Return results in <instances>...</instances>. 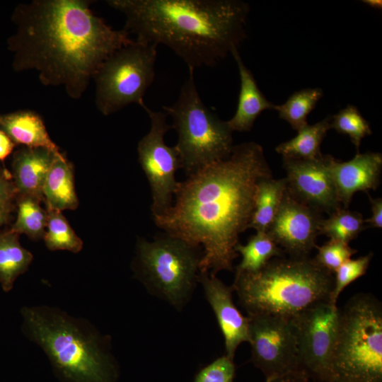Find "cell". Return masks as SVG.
Wrapping results in <instances>:
<instances>
[{
	"label": "cell",
	"mask_w": 382,
	"mask_h": 382,
	"mask_svg": "<svg viewBox=\"0 0 382 382\" xmlns=\"http://www.w3.org/2000/svg\"><path fill=\"white\" fill-rule=\"evenodd\" d=\"M270 177L261 145H235L228 157L178 182L174 204L154 220L166 233L202 245L199 272L232 271L239 236L252 218L257 185Z\"/></svg>",
	"instance_id": "1"
},
{
	"label": "cell",
	"mask_w": 382,
	"mask_h": 382,
	"mask_svg": "<svg viewBox=\"0 0 382 382\" xmlns=\"http://www.w3.org/2000/svg\"><path fill=\"white\" fill-rule=\"evenodd\" d=\"M92 1L33 0L13 15L17 30L8 40L16 71L36 70L45 86H61L79 99L91 79L112 54L132 43L124 29L117 30L95 15Z\"/></svg>",
	"instance_id": "2"
},
{
	"label": "cell",
	"mask_w": 382,
	"mask_h": 382,
	"mask_svg": "<svg viewBox=\"0 0 382 382\" xmlns=\"http://www.w3.org/2000/svg\"><path fill=\"white\" fill-rule=\"evenodd\" d=\"M135 40L163 44L189 70L214 66L245 39L250 6L241 0H109Z\"/></svg>",
	"instance_id": "3"
},
{
	"label": "cell",
	"mask_w": 382,
	"mask_h": 382,
	"mask_svg": "<svg viewBox=\"0 0 382 382\" xmlns=\"http://www.w3.org/2000/svg\"><path fill=\"white\" fill-rule=\"evenodd\" d=\"M23 328L63 382H116L110 339L87 320L46 306L24 307Z\"/></svg>",
	"instance_id": "4"
},
{
	"label": "cell",
	"mask_w": 382,
	"mask_h": 382,
	"mask_svg": "<svg viewBox=\"0 0 382 382\" xmlns=\"http://www.w3.org/2000/svg\"><path fill=\"white\" fill-rule=\"evenodd\" d=\"M332 274L313 258L275 257L256 272L236 274L231 286L248 316L293 319L311 306L330 301Z\"/></svg>",
	"instance_id": "5"
},
{
	"label": "cell",
	"mask_w": 382,
	"mask_h": 382,
	"mask_svg": "<svg viewBox=\"0 0 382 382\" xmlns=\"http://www.w3.org/2000/svg\"><path fill=\"white\" fill-rule=\"evenodd\" d=\"M382 381V309L359 294L340 311L332 357V382Z\"/></svg>",
	"instance_id": "6"
},
{
	"label": "cell",
	"mask_w": 382,
	"mask_h": 382,
	"mask_svg": "<svg viewBox=\"0 0 382 382\" xmlns=\"http://www.w3.org/2000/svg\"><path fill=\"white\" fill-rule=\"evenodd\" d=\"M163 109L172 118L171 128L178 134L175 146L180 168L187 176L231 154L234 146L233 132L226 121L219 119L203 103L193 71L189 70L178 100Z\"/></svg>",
	"instance_id": "7"
},
{
	"label": "cell",
	"mask_w": 382,
	"mask_h": 382,
	"mask_svg": "<svg viewBox=\"0 0 382 382\" xmlns=\"http://www.w3.org/2000/svg\"><path fill=\"white\" fill-rule=\"evenodd\" d=\"M200 246L163 233L139 238L134 270L147 289L180 310L190 300L199 274Z\"/></svg>",
	"instance_id": "8"
},
{
	"label": "cell",
	"mask_w": 382,
	"mask_h": 382,
	"mask_svg": "<svg viewBox=\"0 0 382 382\" xmlns=\"http://www.w3.org/2000/svg\"><path fill=\"white\" fill-rule=\"evenodd\" d=\"M156 56V45L134 40L107 58L93 77L98 111L108 116L132 103L143 107L155 78Z\"/></svg>",
	"instance_id": "9"
},
{
	"label": "cell",
	"mask_w": 382,
	"mask_h": 382,
	"mask_svg": "<svg viewBox=\"0 0 382 382\" xmlns=\"http://www.w3.org/2000/svg\"><path fill=\"white\" fill-rule=\"evenodd\" d=\"M142 108L150 119V129L139 141V162L149 181L152 197L153 217L166 214L173 205L178 182L175 173L180 168L178 152L175 146H168L164 141L171 129L164 111H154L144 105Z\"/></svg>",
	"instance_id": "10"
},
{
	"label": "cell",
	"mask_w": 382,
	"mask_h": 382,
	"mask_svg": "<svg viewBox=\"0 0 382 382\" xmlns=\"http://www.w3.org/2000/svg\"><path fill=\"white\" fill-rule=\"evenodd\" d=\"M340 310L330 301L317 303L293 318L301 369L332 382V357Z\"/></svg>",
	"instance_id": "11"
},
{
	"label": "cell",
	"mask_w": 382,
	"mask_h": 382,
	"mask_svg": "<svg viewBox=\"0 0 382 382\" xmlns=\"http://www.w3.org/2000/svg\"><path fill=\"white\" fill-rule=\"evenodd\" d=\"M248 317L252 361L266 379L303 370L293 319L266 314Z\"/></svg>",
	"instance_id": "12"
},
{
	"label": "cell",
	"mask_w": 382,
	"mask_h": 382,
	"mask_svg": "<svg viewBox=\"0 0 382 382\" xmlns=\"http://www.w3.org/2000/svg\"><path fill=\"white\" fill-rule=\"evenodd\" d=\"M321 212L294 197L286 189L267 233L290 257H306L317 245Z\"/></svg>",
	"instance_id": "13"
},
{
	"label": "cell",
	"mask_w": 382,
	"mask_h": 382,
	"mask_svg": "<svg viewBox=\"0 0 382 382\" xmlns=\"http://www.w3.org/2000/svg\"><path fill=\"white\" fill-rule=\"evenodd\" d=\"M331 156L322 154L313 160L283 157L287 190L299 201L329 214L342 207L330 171Z\"/></svg>",
	"instance_id": "14"
},
{
	"label": "cell",
	"mask_w": 382,
	"mask_h": 382,
	"mask_svg": "<svg viewBox=\"0 0 382 382\" xmlns=\"http://www.w3.org/2000/svg\"><path fill=\"white\" fill-rule=\"evenodd\" d=\"M197 282L216 318L224 335L226 355L233 359L238 347L249 342V317H245L235 306L232 286H228L209 272H199Z\"/></svg>",
	"instance_id": "15"
},
{
	"label": "cell",
	"mask_w": 382,
	"mask_h": 382,
	"mask_svg": "<svg viewBox=\"0 0 382 382\" xmlns=\"http://www.w3.org/2000/svg\"><path fill=\"white\" fill-rule=\"evenodd\" d=\"M329 168L338 199L344 208L348 209L355 192H367L378 187L382 155L378 152L357 153L348 161H340L331 156Z\"/></svg>",
	"instance_id": "16"
},
{
	"label": "cell",
	"mask_w": 382,
	"mask_h": 382,
	"mask_svg": "<svg viewBox=\"0 0 382 382\" xmlns=\"http://www.w3.org/2000/svg\"><path fill=\"white\" fill-rule=\"evenodd\" d=\"M57 156L60 155L47 149L27 146L13 153L11 177L16 197L28 196L44 202L43 185Z\"/></svg>",
	"instance_id": "17"
},
{
	"label": "cell",
	"mask_w": 382,
	"mask_h": 382,
	"mask_svg": "<svg viewBox=\"0 0 382 382\" xmlns=\"http://www.w3.org/2000/svg\"><path fill=\"white\" fill-rule=\"evenodd\" d=\"M231 54L238 67L241 86L235 114L226 122L232 132H249L261 113L274 110L275 104L269 101L260 91L253 74L242 60L238 48L233 49Z\"/></svg>",
	"instance_id": "18"
},
{
	"label": "cell",
	"mask_w": 382,
	"mask_h": 382,
	"mask_svg": "<svg viewBox=\"0 0 382 382\" xmlns=\"http://www.w3.org/2000/svg\"><path fill=\"white\" fill-rule=\"evenodd\" d=\"M0 129L16 144L27 147L47 149L61 155L50 138L42 117L31 110L0 115Z\"/></svg>",
	"instance_id": "19"
},
{
	"label": "cell",
	"mask_w": 382,
	"mask_h": 382,
	"mask_svg": "<svg viewBox=\"0 0 382 382\" xmlns=\"http://www.w3.org/2000/svg\"><path fill=\"white\" fill-rule=\"evenodd\" d=\"M42 193L47 209L62 212L78 207L73 167L63 154L55 157L46 177Z\"/></svg>",
	"instance_id": "20"
},
{
	"label": "cell",
	"mask_w": 382,
	"mask_h": 382,
	"mask_svg": "<svg viewBox=\"0 0 382 382\" xmlns=\"http://www.w3.org/2000/svg\"><path fill=\"white\" fill-rule=\"evenodd\" d=\"M286 189L285 178H264L257 185L254 210L248 226L256 232H267L279 209Z\"/></svg>",
	"instance_id": "21"
},
{
	"label": "cell",
	"mask_w": 382,
	"mask_h": 382,
	"mask_svg": "<svg viewBox=\"0 0 382 382\" xmlns=\"http://www.w3.org/2000/svg\"><path fill=\"white\" fill-rule=\"evenodd\" d=\"M33 260V255L20 243L19 235L11 231L0 232V284L11 291L16 279L25 272Z\"/></svg>",
	"instance_id": "22"
},
{
	"label": "cell",
	"mask_w": 382,
	"mask_h": 382,
	"mask_svg": "<svg viewBox=\"0 0 382 382\" xmlns=\"http://www.w3.org/2000/svg\"><path fill=\"white\" fill-rule=\"evenodd\" d=\"M331 118L332 116L328 115L313 125L308 124L297 131L296 137L277 146L275 151L284 158L303 160L318 158L323 154L320 151L321 144L328 131L331 129Z\"/></svg>",
	"instance_id": "23"
},
{
	"label": "cell",
	"mask_w": 382,
	"mask_h": 382,
	"mask_svg": "<svg viewBox=\"0 0 382 382\" xmlns=\"http://www.w3.org/2000/svg\"><path fill=\"white\" fill-rule=\"evenodd\" d=\"M235 250L242 256L236 274L256 272L273 257H282L284 255V251L267 232H256L245 245L238 243Z\"/></svg>",
	"instance_id": "24"
},
{
	"label": "cell",
	"mask_w": 382,
	"mask_h": 382,
	"mask_svg": "<svg viewBox=\"0 0 382 382\" xmlns=\"http://www.w3.org/2000/svg\"><path fill=\"white\" fill-rule=\"evenodd\" d=\"M323 96L320 88H307L293 93L282 104L275 105L274 110L280 119L299 131L308 125L307 117Z\"/></svg>",
	"instance_id": "25"
},
{
	"label": "cell",
	"mask_w": 382,
	"mask_h": 382,
	"mask_svg": "<svg viewBox=\"0 0 382 382\" xmlns=\"http://www.w3.org/2000/svg\"><path fill=\"white\" fill-rule=\"evenodd\" d=\"M17 217L10 230L18 235L24 233L33 240L43 238L47 221V212L40 202L28 196L16 198Z\"/></svg>",
	"instance_id": "26"
},
{
	"label": "cell",
	"mask_w": 382,
	"mask_h": 382,
	"mask_svg": "<svg viewBox=\"0 0 382 382\" xmlns=\"http://www.w3.org/2000/svg\"><path fill=\"white\" fill-rule=\"evenodd\" d=\"M329 215L328 219H322L319 235H325L330 239L349 243L366 228L359 212L340 207Z\"/></svg>",
	"instance_id": "27"
},
{
	"label": "cell",
	"mask_w": 382,
	"mask_h": 382,
	"mask_svg": "<svg viewBox=\"0 0 382 382\" xmlns=\"http://www.w3.org/2000/svg\"><path fill=\"white\" fill-rule=\"evenodd\" d=\"M47 221L43 237L50 250H68L77 253L83 248L82 240L75 233L61 211L47 209Z\"/></svg>",
	"instance_id": "28"
},
{
	"label": "cell",
	"mask_w": 382,
	"mask_h": 382,
	"mask_svg": "<svg viewBox=\"0 0 382 382\" xmlns=\"http://www.w3.org/2000/svg\"><path fill=\"white\" fill-rule=\"evenodd\" d=\"M330 127L339 134L347 135L355 146L357 153H359L362 139L372 133L369 122L353 105H348L332 115Z\"/></svg>",
	"instance_id": "29"
},
{
	"label": "cell",
	"mask_w": 382,
	"mask_h": 382,
	"mask_svg": "<svg viewBox=\"0 0 382 382\" xmlns=\"http://www.w3.org/2000/svg\"><path fill=\"white\" fill-rule=\"evenodd\" d=\"M372 257L373 253H370L354 260L349 259L337 270L335 272V277L330 302L336 304L338 296L343 289L366 274Z\"/></svg>",
	"instance_id": "30"
},
{
	"label": "cell",
	"mask_w": 382,
	"mask_h": 382,
	"mask_svg": "<svg viewBox=\"0 0 382 382\" xmlns=\"http://www.w3.org/2000/svg\"><path fill=\"white\" fill-rule=\"evenodd\" d=\"M318 253L313 258L316 263L326 271L333 274L357 250L349 243L330 239L321 246H316Z\"/></svg>",
	"instance_id": "31"
},
{
	"label": "cell",
	"mask_w": 382,
	"mask_h": 382,
	"mask_svg": "<svg viewBox=\"0 0 382 382\" xmlns=\"http://www.w3.org/2000/svg\"><path fill=\"white\" fill-rule=\"evenodd\" d=\"M235 365L233 359L224 355L202 369L194 382H233Z\"/></svg>",
	"instance_id": "32"
},
{
	"label": "cell",
	"mask_w": 382,
	"mask_h": 382,
	"mask_svg": "<svg viewBox=\"0 0 382 382\" xmlns=\"http://www.w3.org/2000/svg\"><path fill=\"white\" fill-rule=\"evenodd\" d=\"M16 196L11 174L0 166V203L13 204Z\"/></svg>",
	"instance_id": "33"
},
{
	"label": "cell",
	"mask_w": 382,
	"mask_h": 382,
	"mask_svg": "<svg viewBox=\"0 0 382 382\" xmlns=\"http://www.w3.org/2000/svg\"><path fill=\"white\" fill-rule=\"evenodd\" d=\"M371 208V216L368 219H364L366 228H378L382 227V199L381 197L372 198L371 195L366 192Z\"/></svg>",
	"instance_id": "34"
},
{
	"label": "cell",
	"mask_w": 382,
	"mask_h": 382,
	"mask_svg": "<svg viewBox=\"0 0 382 382\" xmlns=\"http://www.w3.org/2000/svg\"><path fill=\"white\" fill-rule=\"evenodd\" d=\"M308 374L304 370L289 374L282 376L266 379V382H308Z\"/></svg>",
	"instance_id": "35"
},
{
	"label": "cell",
	"mask_w": 382,
	"mask_h": 382,
	"mask_svg": "<svg viewBox=\"0 0 382 382\" xmlns=\"http://www.w3.org/2000/svg\"><path fill=\"white\" fill-rule=\"evenodd\" d=\"M16 144L9 137L0 129V161L5 159L12 153Z\"/></svg>",
	"instance_id": "36"
},
{
	"label": "cell",
	"mask_w": 382,
	"mask_h": 382,
	"mask_svg": "<svg viewBox=\"0 0 382 382\" xmlns=\"http://www.w3.org/2000/svg\"><path fill=\"white\" fill-rule=\"evenodd\" d=\"M15 207L14 204L0 203V230L10 221Z\"/></svg>",
	"instance_id": "37"
},
{
	"label": "cell",
	"mask_w": 382,
	"mask_h": 382,
	"mask_svg": "<svg viewBox=\"0 0 382 382\" xmlns=\"http://www.w3.org/2000/svg\"><path fill=\"white\" fill-rule=\"evenodd\" d=\"M366 4H367L369 6L374 8H378L381 9L382 6L381 1L378 0H367V1H363Z\"/></svg>",
	"instance_id": "38"
}]
</instances>
